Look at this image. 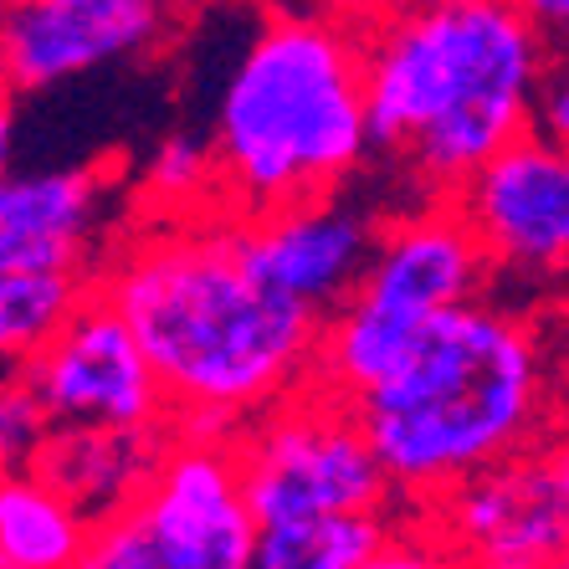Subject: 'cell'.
Segmentation results:
<instances>
[{
	"instance_id": "cell-11",
	"label": "cell",
	"mask_w": 569,
	"mask_h": 569,
	"mask_svg": "<svg viewBox=\"0 0 569 569\" xmlns=\"http://www.w3.org/2000/svg\"><path fill=\"white\" fill-rule=\"evenodd\" d=\"M190 0H11L0 52L11 93H47L72 78L159 52Z\"/></svg>"
},
{
	"instance_id": "cell-14",
	"label": "cell",
	"mask_w": 569,
	"mask_h": 569,
	"mask_svg": "<svg viewBox=\"0 0 569 569\" xmlns=\"http://www.w3.org/2000/svg\"><path fill=\"white\" fill-rule=\"evenodd\" d=\"M426 543L421 513L396 508H349L318 513L298 523H272L257 539L262 569H396V565H437Z\"/></svg>"
},
{
	"instance_id": "cell-20",
	"label": "cell",
	"mask_w": 569,
	"mask_h": 569,
	"mask_svg": "<svg viewBox=\"0 0 569 569\" xmlns=\"http://www.w3.org/2000/svg\"><path fill=\"white\" fill-rule=\"evenodd\" d=\"M539 133H549L555 144L569 149V37L555 41V52H549V67H543Z\"/></svg>"
},
{
	"instance_id": "cell-10",
	"label": "cell",
	"mask_w": 569,
	"mask_h": 569,
	"mask_svg": "<svg viewBox=\"0 0 569 569\" xmlns=\"http://www.w3.org/2000/svg\"><path fill=\"white\" fill-rule=\"evenodd\" d=\"M457 206L482 237L503 282L569 288V149L549 133H523L457 190Z\"/></svg>"
},
{
	"instance_id": "cell-19",
	"label": "cell",
	"mask_w": 569,
	"mask_h": 569,
	"mask_svg": "<svg viewBox=\"0 0 569 569\" xmlns=\"http://www.w3.org/2000/svg\"><path fill=\"white\" fill-rule=\"evenodd\" d=\"M47 431H52V416L41 411V400L27 390V380L6 375V396H0V457H6V467H31Z\"/></svg>"
},
{
	"instance_id": "cell-17",
	"label": "cell",
	"mask_w": 569,
	"mask_h": 569,
	"mask_svg": "<svg viewBox=\"0 0 569 569\" xmlns=\"http://www.w3.org/2000/svg\"><path fill=\"white\" fill-rule=\"evenodd\" d=\"M93 292L98 278H88V272L0 267V355H6V370H16L21 359L52 345Z\"/></svg>"
},
{
	"instance_id": "cell-24",
	"label": "cell",
	"mask_w": 569,
	"mask_h": 569,
	"mask_svg": "<svg viewBox=\"0 0 569 569\" xmlns=\"http://www.w3.org/2000/svg\"><path fill=\"white\" fill-rule=\"evenodd\" d=\"M257 6H318V0H257Z\"/></svg>"
},
{
	"instance_id": "cell-8",
	"label": "cell",
	"mask_w": 569,
	"mask_h": 569,
	"mask_svg": "<svg viewBox=\"0 0 569 569\" xmlns=\"http://www.w3.org/2000/svg\"><path fill=\"white\" fill-rule=\"evenodd\" d=\"M421 529L441 565L559 569L569 549V482L555 447L543 441L457 482L421 508Z\"/></svg>"
},
{
	"instance_id": "cell-23",
	"label": "cell",
	"mask_w": 569,
	"mask_h": 569,
	"mask_svg": "<svg viewBox=\"0 0 569 569\" xmlns=\"http://www.w3.org/2000/svg\"><path fill=\"white\" fill-rule=\"evenodd\" d=\"M549 447H555V457H559V472H565V482H569V426H559V431H555V441H549Z\"/></svg>"
},
{
	"instance_id": "cell-9",
	"label": "cell",
	"mask_w": 569,
	"mask_h": 569,
	"mask_svg": "<svg viewBox=\"0 0 569 569\" xmlns=\"http://www.w3.org/2000/svg\"><path fill=\"white\" fill-rule=\"evenodd\" d=\"M11 375L27 380L52 426H123V431H170V400L149 365L133 323L103 298V288L72 313L62 333Z\"/></svg>"
},
{
	"instance_id": "cell-12",
	"label": "cell",
	"mask_w": 569,
	"mask_h": 569,
	"mask_svg": "<svg viewBox=\"0 0 569 569\" xmlns=\"http://www.w3.org/2000/svg\"><path fill=\"white\" fill-rule=\"evenodd\" d=\"M123 180L98 164L11 170L0 186V267H62L98 278L129 231Z\"/></svg>"
},
{
	"instance_id": "cell-13",
	"label": "cell",
	"mask_w": 569,
	"mask_h": 569,
	"mask_svg": "<svg viewBox=\"0 0 569 569\" xmlns=\"http://www.w3.org/2000/svg\"><path fill=\"white\" fill-rule=\"evenodd\" d=\"M380 231H385V211H375L370 200H359L355 186L292 200L282 211L252 221L262 267L292 298H303L323 318L339 303H349V292L370 272Z\"/></svg>"
},
{
	"instance_id": "cell-5",
	"label": "cell",
	"mask_w": 569,
	"mask_h": 569,
	"mask_svg": "<svg viewBox=\"0 0 569 569\" xmlns=\"http://www.w3.org/2000/svg\"><path fill=\"white\" fill-rule=\"evenodd\" d=\"M488 292H498V272L462 206L451 196L406 200L385 216L370 272L323 323L318 385L359 400L400 370V359L447 308Z\"/></svg>"
},
{
	"instance_id": "cell-16",
	"label": "cell",
	"mask_w": 569,
	"mask_h": 569,
	"mask_svg": "<svg viewBox=\"0 0 569 569\" xmlns=\"http://www.w3.org/2000/svg\"><path fill=\"white\" fill-rule=\"evenodd\" d=\"M93 518L31 467H6L0 482V565L72 569L88 565Z\"/></svg>"
},
{
	"instance_id": "cell-7",
	"label": "cell",
	"mask_w": 569,
	"mask_h": 569,
	"mask_svg": "<svg viewBox=\"0 0 569 569\" xmlns=\"http://www.w3.org/2000/svg\"><path fill=\"white\" fill-rule=\"evenodd\" d=\"M237 441L262 529L318 513L400 503L359 406L318 380L257 416Z\"/></svg>"
},
{
	"instance_id": "cell-6",
	"label": "cell",
	"mask_w": 569,
	"mask_h": 569,
	"mask_svg": "<svg viewBox=\"0 0 569 569\" xmlns=\"http://www.w3.org/2000/svg\"><path fill=\"white\" fill-rule=\"evenodd\" d=\"M262 518L247 492L241 441L170 426L133 508L93 523V569H247Z\"/></svg>"
},
{
	"instance_id": "cell-2",
	"label": "cell",
	"mask_w": 569,
	"mask_h": 569,
	"mask_svg": "<svg viewBox=\"0 0 569 569\" xmlns=\"http://www.w3.org/2000/svg\"><path fill=\"white\" fill-rule=\"evenodd\" d=\"M555 37L523 0H416L365 31L375 170L406 200H441L539 129Z\"/></svg>"
},
{
	"instance_id": "cell-18",
	"label": "cell",
	"mask_w": 569,
	"mask_h": 569,
	"mask_svg": "<svg viewBox=\"0 0 569 569\" xmlns=\"http://www.w3.org/2000/svg\"><path fill=\"white\" fill-rule=\"evenodd\" d=\"M133 211L139 216H190L221 206V164L216 144L196 133H170L149 149L144 170L133 174Z\"/></svg>"
},
{
	"instance_id": "cell-15",
	"label": "cell",
	"mask_w": 569,
	"mask_h": 569,
	"mask_svg": "<svg viewBox=\"0 0 569 569\" xmlns=\"http://www.w3.org/2000/svg\"><path fill=\"white\" fill-rule=\"evenodd\" d=\"M170 431H123V426H52L47 441L31 457V472H41L57 492H67L82 513L113 518L133 508L154 472Z\"/></svg>"
},
{
	"instance_id": "cell-4",
	"label": "cell",
	"mask_w": 569,
	"mask_h": 569,
	"mask_svg": "<svg viewBox=\"0 0 569 569\" xmlns=\"http://www.w3.org/2000/svg\"><path fill=\"white\" fill-rule=\"evenodd\" d=\"M221 206L257 221L375 170L365 31L323 6H267L211 119Z\"/></svg>"
},
{
	"instance_id": "cell-1",
	"label": "cell",
	"mask_w": 569,
	"mask_h": 569,
	"mask_svg": "<svg viewBox=\"0 0 569 569\" xmlns=\"http://www.w3.org/2000/svg\"><path fill=\"white\" fill-rule=\"evenodd\" d=\"M98 288L133 323L174 426L241 437L318 380L329 318L267 272L231 206L133 216Z\"/></svg>"
},
{
	"instance_id": "cell-21",
	"label": "cell",
	"mask_w": 569,
	"mask_h": 569,
	"mask_svg": "<svg viewBox=\"0 0 569 569\" xmlns=\"http://www.w3.org/2000/svg\"><path fill=\"white\" fill-rule=\"evenodd\" d=\"M318 6H323V11H333V16H345L349 27L370 31V27H380V21H390V16L411 11L416 0H318Z\"/></svg>"
},
{
	"instance_id": "cell-3",
	"label": "cell",
	"mask_w": 569,
	"mask_h": 569,
	"mask_svg": "<svg viewBox=\"0 0 569 569\" xmlns=\"http://www.w3.org/2000/svg\"><path fill=\"white\" fill-rule=\"evenodd\" d=\"M355 406L400 503L421 513L482 467L555 441L559 375L539 323L488 292L447 308Z\"/></svg>"
},
{
	"instance_id": "cell-25",
	"label": "cell",
	"mask_w": 569,
	"mask_h": 569,
	"mask_svg": "<svg viewBox=\"0 0 569 569\" xmlns=\"http://www.w3.org/2000/svg\"><path fill=\"white\" fill-rule=\"evenodd\" d=\"M559 569H569V549H565V565H559Z\"/></svg>"
},
{
	"instance_id": "cell-22",
	"label": "cell",
	"mask_w": 569,
	"mask_h": 569,
	"mask_svg": "<svg viewBox=\"0 0 569 569\" xmlns=\"http://www.w3.org/2000/svg\"><path fill=\"white\" fill-rule=\"evenodd\" d=\"M523 11H529L555 41L569 37V0H523Z\"/></svg>"
}]
</instances>
